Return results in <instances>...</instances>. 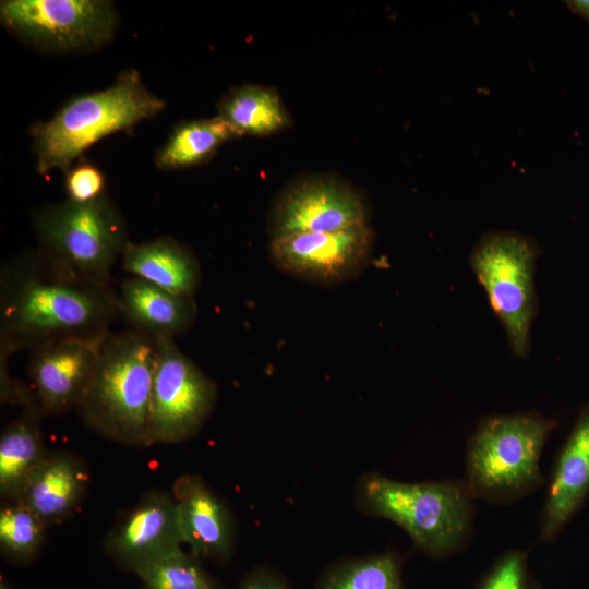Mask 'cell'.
I'll return each instance as SVG.
<instances>
[{
    "label": "cell",
    "mask_w": 589,
    "mask_h": 589,
    "mask_svg": "<svg viewBox=\"0 0 589 589\" xmlns=\"http://www.w3.org/2000/svg\"><path fill=\"white\" fill-rule=\"evenodd\" d=\"M101 339L56 338L29 348V388L43 416L77 408L98 362Z\"/></svg>",
    "instance_id": "obj_12"
},
{
    "label": "cell",
    "mask_w": 589,
    "mask_h": 589,
    "mask_svg": "<svg viewBox=\"0 0 589 589\" xmlns=\"http://www.w3.org/2000/svg\"><path fill=\"white\" fill-rule=\"evenodd\" d=\"M121 264L131 276L183 296H195L202 269L194 252L171 237L127 245Z\"/></svg>",
    "instance_id": "obj_18"
},
{
    "label": "cell",
    "mask_w": 589,
    "mask_h": 589,
    "mask_svg": "<svg viewBox=\"0 0 589 589\" xmlns=\"http://www.w3.org/2000/svg\"><path fill=\"white\" fill-rule=\"evenodd\" d=\"M37 247L72 272L111 284V271L130 243L127 223L112 199L65 200L33 215Z\"/></svg>",
    "instance_id": "obj_6"
},
{
    "label": "cell",
    "mask_w": 589,
    "mask_h": 589,
    "mask_svg": "<svg viewBox=\"0 0 589 589\" xmlns=\"http://www.w3.org/2000/svg\"><path fill=\"white\" fill-rule=\"evenodd\" d=\"M64 175L68 200L86 203L107 194L104 172L94 163L83 157L75 161Z\"/></svg>",
    "instance_id": "obj_25"
},
{
    "label": "cell",
    "mask_w": 589,
    "mask_h": 589,
    "mask_svg": "<svg viewBox=\"0 0 589 589\" xmlns=\"http://www.w3.org/2000/svg\"><path fill=\"white\" fill-rule=\"evenodd\" d=\"M527 552L510 550L493 565L479 589H528Z\"/></svg>",
    "instance_id": "obj_26"
},
{
    "label": "cell",
    "mask_w": 589,
    "mask_h": 589,
    "mask_svg": "<svg viewBox=\"0 0 589 589\" xmlns=\"http://www.w3.org/2000/svg\"><path fill=\"white\" fill-rule=\"evenodd\" d=\"M183 544L197 560L226 561L236 543V525L227 504L195 474H183L171 488Z\"/></svg>",
    "instance_id": "obj_15"
},
{
    "label": "cell",
    "mask_w": 589,
    "mask_h": 589,
    "mask_svg": "<svg viewBox=\"0 0 589 589\" xmlns=\"http://www.w3.org/2000/svg\"><path fill=\"white\" fill-rule=\"evenodd\" d=\"M589 498V401L553 462L539 524V541H554Z\"/></svg>",
    "instance_id": "obj_14"
},
{
    "label": "cell",
    "mask_w": 589,
    "mask_h": 589,
    "mask_svg": "<svg viewBox=\"0 0 589 589\" xmlns=\"http://www.w3.org/2000/svg\"><path fill=\"white\" fill-rule=\"evenodd\" d=\"M134 574L145 589H220L200 560L182 548L160 555Z\"/></svg>",
    "instance_id": "obj_24"
},
{
    "label": "cell",
    "mask_w": 589,
    "mask_h": 589,
    "mask_svg": "<svg viewBox=\"0 0 589 589\" xmlns=\"http://www.w3.org/2000/svg\"><path fill=\"white\" fill-rule=\"evenodd\" d=\"M48 526L20 501L2 504L0 508V549L14 563L35 558L45 542Z\"/></svg>",
    "instance_id": "obj_22"
},
{
    "label": "cell",
    "mask_w": 589,
    "mask_h": 589,
    "mask_svg": "<svg viewBox=\"0 0 589 589\" xmlns=\"http://www.w3.org/2000/svg\"><path fill=\"white\" fill-rule=\"evenodd\" d=\"M0 589H10L9 586H8V582L3 578V576H1V578H0Z\"/></svg>",
    "instance_id": "obj_30"
},
{
    "label": "cell",
    "mask_w": 589,
    "mask_h": 589,
    "mask_svg": "<svg viewBox=\"0 0 589 589\" xmlns=\"http://www.w3.org/2000/svg\"><path fill=\"white\" fill-rule=\"evenodd\" d=\"M217 116L242 135H269L290 124V116L278 93L271 87L242 85L217 104Z\"/></svg>",
    "instance_id": "obj_21"
},
{
    "label": "cell",
    "mask_w": 589,
    "mask_h": 589,
    "mask_svg": "<svg viewBox=\"0 0 589 589\" xmlns=\"http://www.w3.org/2000/svg\"><path fill=\"white\" fill-rule=\"evenodd\" d=\"M88 482L89 474L83 460L64 450L52 452L29 477L17 501L49 527L76 512Z\"/></svg>",
    "instance_id": "obj_17"
},
{
    "label": "cell",
    "mask_w": 589,
    "mask_h": 589,
    "mask_svg": "<svg viewBox=\"0 0 589 589\" xmlns=\"http://www.w3.org/2000/svg\"><path fill=\"white\" fill-rule=\"evenodd\" d=\"M120 316L112 284L81 276L38 247L0 271V348L14 353L56 338L101 339Z\"/></svg>",
    "instance_id": "obj_1"
},
{
    "label": "cell",
    "mask_w": 589,
    "mask_h": 589,
    "mask_svg": "<svg viewBox=\"0 0 589 589\" xmlns=\"http://www.w3.org/2000/svg\"><path fill=\"white\" fill-rule=\"evenodd\" d=\"M373 243L370 224L333 232H302L272 239L269 257L292 277L330 286L360 275L370 261Z\"/></svg>",
    "instance_id": "obj_11"
},
{
    "label": "cell",
    "mask_w": 589,
    "mask_h": 589,
    "mask_svg": "<svg viewBox=\"0 0 589 589\" xmlns=\"http://www.w3.org/2000/svg\"><path fill=\"white\" fill-rule=\"evenodd\" d=\"M474 500L462 479L400 482L372 472L357 489V505L364 514L396 524L419 550L435 558L470 543Z\"/></svg>",
    "instance_id": "obj_4"
},
{
    "label": "cell",
    "mask_w": 589,
    "mask_h": 589,
    "mask_svg": "<svg viewBox=\"0 0 589 589\" xmlns=\"http://www.w3.org/2000/svg\"><path fill=\"white\" fill-rule=\"evenodd\" d=\"M43 417L37 407L25 408L1 432L0 495L5 502L19 500L29 477L49 455Z\"/></svg>",
    "instance_id": "obj_19"
},
{
    "label": "cell",
    "mask_w": 589,
    "mask_h": 589,
    "mask_svg": "<svg viewBox=\"0 0 589 589\" xmlns=\"http://www.w3.org/2000/svg\"><path fill=\"white\" fill-rule=\"evenodd\" d=\"M120 316L131 329L155 339H175L194 324L195 296H183L131 276L118 291Z\"/></svg>",
    "instance_id": "obj_16"
},
{
    "label": "cell",
    "mask_w": 589,
    "mask_h": 589,
    "mask_svg": "<svg viewBox=\"0 0 589 589\" xmlns=\"http://www.w3.org/2000/svg\"><path fill=\"white\" fill-rule=\"evenodd\" d=\"M157 339L128 328L109 332L99 346L92 382L77 406L98 434L131 446H148Z\"/></svg>",
    "instance_id": "obj_3"
},
{
    "label": "cell",
    "mask_w": 589,
    "mask_h": 589,
    "mask_svg": "<svg viewBox=\"0 0 589 589\" xmlns=\"http://www.w3.org/2000/svg\"><path fill=\"white\" fill-rule=\"evenodd\" d=\"M12 353L0 348V400L1 404L21 406L23 409L36 407L29 386L11 376L8 360Z\"/></svg>",
    "instance_id": "obj_27"
},
{
    "label": "cell",
    "mask_w": 589,
    "mask_h": 589,
    "mask_svg": "<svg viewBox=\"0 0 589 589\" xmlns=\"http://www.w3.org/2000/svg\"><path fill=\"white\" fill-rule=\"evenodd\" d=\"M539 248L529 237L508 231L483 236L470 255L471 268L500 318L517 358L530 351L536 315L534 271Z\"/></svg>",
    "instance_id": "obj_7"
},
{
    "label": "cell",
    "mask_w": 589,
    "mask_h": 589,
    "mask_svg": "<svg viewBox=\"0 0 589 589\" xmlns=\"http://www.w3.org/2000/svg\"><path fill=\"white\" fill-rule=\"evenodd\" d=\"M165 108L166 101L147 89L137 70H123L109 87L75 96L50 119L32 125L36 170L65 173L99 140L130 132Z\"/></svg>",
    "instance_id": "obj_2"
},
{
    "label": "cell",
    "mask_w": 589,
    "mask_h": 589,
    "mask_svg": "<svg viewBox=\"0 0 589 589\" xmlns=\"http://www.w3.org/2000/svg\"><path fill=\"white\" fill-rule=\"evenodd\" d=\"M240 134L219 116L178 123L157 149L154 160L161 171L197 166L209 160L218 148Z\"/></svg>",
    "instance_id": "obj_20"
},
{
    "label": "cell",
    "mask_w": 589,
    "mask_h": 589,
    "mask_svg": "<svg viewBox=\"0 0 589 589\" xmlns=\"http://www.w3.org/2000/svg\"><path fill=\"white\" fill-rule=\"evenodd\" d=\"M239 589H289V587L276 575L256 569L244 578Z\"/></svg>",
    "instance_id": "obj_28"
},
{
    "label": "cell",
    "mask_w": 589,
    "mask_h": 589,
    "mask_svg": "<svg viewBox=\"0 0 589 589\" xmlns=\"http://www.w3.org/2000/svg\"><path fill=\"white\" fill-rule=\"evenodd\" d=\"M318 589H405L398 558L392 553L357 558L333 567Z\"/></svg>",
    "instance_id": "obj_23"
},
{
    "label": "cell",
    "mask_w": 589,
    "mask_h": 589,
    "mask_svg": "<svg viewBox=\"0 0 589 589\" xmlns=\"http://www.w3.org/2000/svg\"><path fill=\"white\" fill-rule=\"evenodd\" d=\"M566 4L572 12L589 21V0H570Z\"/></svg>",
    "instance_id": "obj_29"
},
{
    "label": "cell",
    "mask_w": 589,
    "mask_h": 589,
    "mask_svg": "<svg viewBox=\"0 0 589 589\" xmlns=\"http://www.w3.org/2000/svg\"><path fill=\"white\" fill-rule=\"evenodd\" d=\"M358 190L328 175L298 179L275 200L268 216L271 240L302 232H333L369 224Z\"/></svg>",
    "instance_id": "obj_10"
},
{
    "label": "cell",
    "mask_w": 589,
    "mask_h": 589,
    "mask_svg": "<svg viewBox=\"0 0 589 589\" xmlns=\"http://www.w3.org/2000/svg\"><path fill=\"white\" fill-rule=\"evenodd\" d=\"M217 387L175 342L157 339L148 446L194 436L213 412Z\"/></svg>",
    "instance_id": "obj_9"
},
{
    "label": "cell",
    "mask_w": 589,
    "mask_h": 589,
    "mask_svg": "<svg viewBox=\"0 0 589 589\" xmlns=\"http://www.w3.org/2000/svg\"><path fill=\"white\" fill-rule=\"evenodd\" d=\"M558 425L537 411L494 414L480 420L470 435L464 481L474 498L513 504L542 488L540 459Z\"/></svg>",
    "instance_id": "obj_5"
},
{
    "label": "cell",
    "mask_w": 589,
    "mask_h": 589,
    "mask_svg": "<svg viewBox=\"0 0 589 589\" xmlns=\"http://www.w3.org/2000/svg\"><path fill=\"white\" fill-rule=\"evenodd\" d=\"M183 544L171 492H147L113 527L105 550L122 567L142 566Z\"/></svg>",
    "instance_id": "obj_13"
},
{
    "label": "cell",
    "mask_w": 589,
    "mask_h": 589,
    "mask_svg": "<svg viewBox=\"0 0 589 589\" xmlns=\"http://www.w3.org/2000/svg\"><path fill=\"white\" fill-rule=\"evenodd\" d=\"M1 24L31 45L55 52H86L109 44L118 13L108 0H4Z\"/></svg>",
    "instance_id": "obj_8"
}]
</instances>
